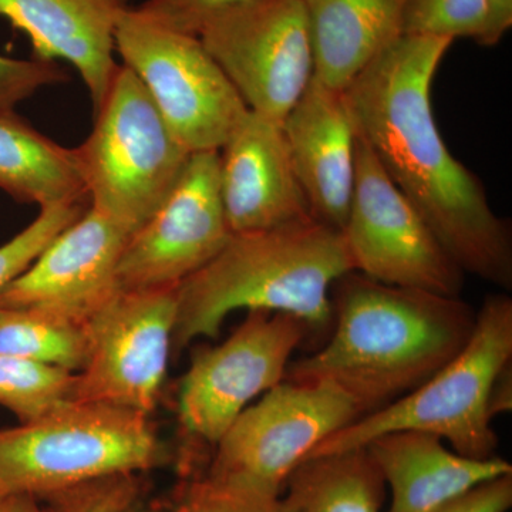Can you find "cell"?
I'll list each match as a JSON object with an SVG mask.
<instances>
[{
    "label": "cell",
    "instance_id": "cell-29",
    "mask_svg": "<svg viewBox=\"0 0 512 512\" xmlns=\"http://www.w3.org/2000/svg\"><path fill=\"white\" fill-rule=\"evenodd\" d=\"M130 477L94 481L46 498L57 512H128L133 501Z\"/></svg>",
    "mask_w": 512,
    "mask_h": 512
},
{
    "label": "cell",
    "instance_id": "cell-33",
    "mask_svg": "<svg viewBox=\"0 0 512 512\" xmlns=\"http://www.w3.org/2000/svg\"><path fill=\"white\" fill-rule=\"evenodd\" d=\"M10 497V494L8 491L5 490V488L0 485V512H3L5 510L6 501H8V498Z\"/></svg>",
    "mask_w": 512,
    "mask_h": 512
},
{
    "label": "cell",
    "instance_id": "cell-32",
    "mask_svg": "<svg viewBox=\"0 0 512 512\" xmlns=\"http://www.w3.org/2000/svg\"><path fill=\"white\" fill-rule=\"evenodd\" d=\"M3 512H57L53 507H42L37 498L29 495H10Z\"/></svg>",
    "mask_w": 512,
    "mask_h": 512
},
{
    "label": "cell",
    "instance_id": "cell-4",
    "mask_svg": "<svg viewBox=\"0 0 512 512\" xmlns=\"http://www.w3.org/2000/svg\"><path fill=\"white\" fill-rule=\"evenodd\" d=\"M511 359L512 299L507 293L487 296L466 346L447 365L412 392L332 434L308 458L365 448L382 434L403 430L434 434L464 457H495L493 394Z\"/></svg>",
    "mask_w": 512,
    "mask_h": 512
},
{
    "label": "cell",
    "instance_id": "cell-7",
    "mask_svg": "<svg viewBox=\"0 0 512 512\" xmlns=\"http://www.w3.org/2000/svg\"><path fill=\"white\" fill-rule=\"evenodd\" d=\"M114 42L177 140L191 154L220 151L248 107L200 37L165 29L130 8Z\"/></svg>",
    "mask_w": 512,
    "mask_h": 512
},
{
    "label": "cell",
    "instance_id": "cell-9",
    "mask_svg": "<svg viewBox=\"0 0 512 512\" xmlns=\"http://www.w3.org/2000/svg\"><path fill=\"white\" fill-rule=\"evenodd\" d=\"M340 232L359 274L380 284L461 296L463 269L359 136L355 185Z\"/></svg>",
    "mask_w": 512,
    "mask_h": 512
},
{
    "label": "cell",
    "instance_id": "cell-15",
    "mask_svg": "<svg viewBox=\"0 0 512 512\" xmlns=\"http://www.w3.org/2000/svg\"><path fill=\"white\" fill-rule=\"evenodd\" d=\"M218 156L221 200L232 234L312 220L282 123L248 109Z\"/></svg>",
    "mask_w": 512,
    "mask_h": 512
},
{
    "label": "cell",
    "instance_id": "cell-8",
    "mask_svg": "<svg viewBox=\"0 0 512 512\" xmlns=\"http://www.w3.org/2000/svg\"><path fill=\"white\" fill-rule=\"evenodd\" d=\"M360 416L357 404L333 384L282 380L229 426L207 473L282 495L293 470Z\"/></svg>",
    "mask_w": 512,
    "mask_h": 512
},
{
    "label": "cell",
    "instance_id": "cell-2",
    "mask_svg": "<svg viewBox=\"0 0 512 512\" xmlns=\"http://www.w3.org/2000/svg\"><path fill=\"white\" fill-rule=\"evenodd\" d=\"M330 299L332 338L289 365L285 380L333 384L362 416L439 372L476 325L477 312L461 296L380 284L356 271L333 285Z\"/></svg>",
    "mask_w": 512,
    "mask_h": 512
},
{
    "label": "cell",
    "instance_id": "cell-31",
    "mask_svg": "<svg viewBox=\"0 0 512 512\" xmlns=\"http://www.w3.org/2000/svg\"><path fill=\"white\" fill-rule=\"evenodd\" d=\"M487 3V28L478 45L497 46L512 26V0H485Z\"/></svg>",
    "mask_w": 512,
    "mask_h": 512
},
{
    "label": "cell",
    "instance_id": "cell-10",
    "mask_svg": "<svg viewBox=\"0 0 512 512\" xmlns=\"http://www.w3.org/2000/svg\"><path fill=\"white\" fill-rule=\"evenodd\" d=\"M177 288L117 291L83 325L86 360L73 400L151 416L173 353Z\"/></svg>",
    "mask_w": 512,
    "mask_h": 512
},
{
    "label": "cell",
    "instance_id": "cell-5",
    "mask_svg": "<svg viewBox=\"0 0 512 512\" xmlns=\"http://www.w3.org/2000/svg\"><path fill=\"white\" fill-rule=\"evenodd\" d=\"M168 454L150 416L93 402H67L42 419L0 430V485L46 498L80 485L133 476Z\"/></svg>",
    "mask_w": 512,
    "mask_h": 512
},
{
    "label": "cell",
    "instance_id": "cell-30",
    "mask_svg": "<svg viewBox=\"0 0 512 512\" xmlns=\"http://www.w3.org/2000/svg\"><path fill=\"white\" fill-rule=\"evenodd\" d=\"M512 507V474L485 481L431 512H507Z\"/></svg>",
    "mask_w": 512,
    "mask_h": 512
},
{
    "label": "cell",
    "instance_id": "cell-18",
    "mask_svg": "<svg viewBox=\"0 0 512 512\" xmlns=\"http://www.w3.org/2000/svg\"><path fill=\"white\" fill-rule=\"evenodd\" d=\"M365 448L392 493L387 512H431L485 481L512 474L504 458L464 457L423 431L382 434Z\"/></svg>",
    "mask_w": 512,
    "mask_h": 512
},
{
    "label": "cell",
    "instance_id": "cell-20",
    "mask_svg": "<svg viewBox=\"0 0 512 512\" xmlns=\"http://www.w3.org/2000/svg\"><path fill=\"white\" fill-rule=\"evenodd\" d=\"M0 190L19 204L89 202L76 148L59 146L18 114H0Z\"/></svg>",
    "mask_w": 512,
    "mask_h": 512
},
{
    "label": "cell",
    "instance_id": "cell-21",
    "mask_svg": "<svg viewBox=\"0 0 512 512\" xmlns=\"http://www.w3.org/2000/svg\"><path fill=\"white\" fill-rule=\"evenodd\" d=\"M386 485L366 448L302 461L286 481L288 512H380Z\"/></svg>",
    "mask_w": 512,
    "mask_h": 512
},
{
    "label": "cell",
    "instance_id": "cell-28",
    "mask_svg": "<svg viewBox=\"0 0 512 512\" xmlns=\"http://www.w3.org/2000/svg\"><path fill=\"white\" fill-rule=\"evenodd\" d=\"M247 2L251 0H146L133 9L165 29L198 36L215 16Z\"/></svg>",
    "mask_w": 512,
    "mask_h": 512
},
{
    "label": "cell",
    "instance_id": "cell-23",
    "mask_svg": "<svg viewBox=\"0 0 512 512\" xmlns=\"http://www.w3.org/2000/svg\"><path fill=\"white\" fill-rule=\"evenodd\" d=\"M76 373L62 367L0 355V406L32 423L72 402Z\"/></svg>",
    "mask_w": 512,
    "mask_h": 512
},
{
    "label": "cell",
    "instance_id": "cell-26",
    "mask_svg": "<svg viewBox=\"0 0 512 512\" xmlns=\"http://www.w3.org/2000/svg\"><path fill=\"white\" fill-rule=\"evenodd\" d=\"M173 512H288L282 495L264 493L205 473L185 485Z\"/></svg>",
    "mask_w": 512,
    "mask_h": 512
},
{
    "label": "cell",
    "instance_id": "cell-24",
    "mask_svg": "<svg viewBox=\"0 0 512 512\" xmlns=\"http://www.w3.org/2000/svg\"><path fill=\"white\" fill-rule=\"evenodd\" d=\"M485 0H406L402 35L458 37L480 43L487 28Z\"/></svg>",
    "mask_w": 512,
    "mask_h": 512
},
{
    "label": "cell",
    "instance_id": "cell-14",
    "mask_svg": "<svg viewBox=\"0 0 512 512\" xmlns=\"http://www.w3.org/2000/svg\"><path fill=\"white\" fill-rule=\"evenodd\" d=\"M128 235L92 207L5 289L0 308L32 309L83 326L117 288Z\"/></svg>",
    "mask_w": 512,
    "mask_h": 512
},
{
    "label": "cell",
    "instance_id": "cell-17",
    "mask_svg": "<svg viewBox=\"0 0 512 512\" xmlns=\"http://www.w3.org/2000/svg\"><path fill=\"white\" fill-rule=\"evenodd\" d=\"M128 0H0V16L29 36L33 59L73 64L96 114L117 70V25Z\"/></svg>",
    "mask_w": 512,
    "mask_h": 512
},
{
    "label": "cell",
    "instance_id": "cell-25",
    "mask_svg": "<svg viewBox=\"0 0 512 512\" xmlns=\"http://www.w3.org/2000/svg\"><path fill=\"white\" fill-rule=\"evenodd\" d=\"M87 202L42 208L39 217L0 247V296L67 227L89 210Z\"/></svg>",
    "mask_w": 512,
    "mask_h": 512
},
{
    "label": "cell",
    "instance_id": "cell-27",
    "mask_svg": "<svg viewBox=\"0 0 512 512\" xmlns=\"http://www.w3.org/2000/svg\"><path fill=\"white\" fill-rule=\"evenodd\" d=\"M69 80L56 62L19 60L0 55V114L16 113V107L37 90Z\"/></svg>",
    "mask_w": 512,
    "mask_h": 512
},
{
    "label": "cell",
    "instance_id": "cell-6",
    "mask_svg": "<svg viewBox=\"0 0 512 512\" xmlns=\"http://www.w3.org/2000/svg\"><path fill=\"white\" fill-rule=\"evenodd\" d=\"M94 120L92 134L76 148L90 207L130 238L163 204L192 154L124 64Z\"/></svg>",
    "mask_w": 512,
    "mask_h": 512
},
{
    "label": "cell",
    "instance_id": "cell-22",
    "mask_svg": "<svg viewBox=\"0 0 512 512\" xmlns=\"http://www.w3.org/2000/svg\"><path fill=\"white\" fill-rule=\"evenodd\" d=\"M0 355L79 373L86 360L83 326L32 309L0 308Z\"/></svg>",
    "mask_w": 512,
    "mask_h": 512
},
{
    "label": "cell",
    "instance_id": "cell-1",
    "mask_svg": "<svg viewBox=\"0 0 512 512\" xmlns=\"http://www.w3.org/2000/svg\"><path fill=\"white\" fill-rule=\"evenodd\" d=\"M451 45L446 37H397L343 93L357 136L464 274L510 291V222L495 214L434 120L431 84Z\"/></svg>",
    "mask_w": 512,
    "mask_h": 512
},
{
    "label": "cell",
    "instance_id": "cell-19",
    "mask_svg": "<svg viewBox=\"0 0 512 512\" xmlns=\"http://www.w3.org/2000/svg\"><path fill=\"white\" fill-rule=\"evenodd\" d=\"M318 82L343 90L397 37L406 0H302Z\"/></svg>",
    "mask_w": 512,
    "mask_h": 512
},
{
    "label": "cell",
    "instance_id": "cell-16",
    "mask_svg": "<svg viewBox=\"0 0 512 512\" xmlns=\"http://www.w3.org/2000/svg\"><path fill=\"white\" fill-rule=\"evenodd\" d=\"M282 128L313 220L342 229L355 185L357 138L345 93L313 77Z\"/></svg>",
    "mask_w": 512,
    "mask_h": 512
},
{
    "label": "cell",
    "instance_id": "cell-13",
    "mask_svg": "<svg viewBox=\"0 0 512 512\" xmlns=\"http://www.w3.org/2000/svg\"><path fill=\"white\" fill-rule=\"evenodd\" d=\"M231 234L221 200L218 151L192 154L160 208L127 239L117 265V288H178L220 254Z\"/></svg>",
    "mask_w": 512,
    "mask_h": 512
},
{
    "label": "cell",
    "instance_id": "cell-12",
    "mask_svg": "<svg viewBox=\"0 0 512 512\" xmlns=\"http://www.w3.org/2000/svg\"><path fill=\"white\" fill-rule=\"evenodd\" d=\"M309 332L289 313L249 311L221 345L195 349L178 399L184 429L215 447L252 400L285 380Z\"/></svg>",
    "mask_w": 512,
    "mask_h": 512
},
{
    "label": "cell",
    "instance_id": "cell-11",
    "mask_svg": "<svg viewBox=\"0 0 512 512\" xmlns=\"http://www.w3.org/2000/svg\"><path fill=\"white\" fill-rule=\"evenodd\" d=\"M198 37L248 109L279 123L312 82L302 0H251L215 16Z\"/></svg>",
    "mask_w": 512,
    "mask_h": 512
},
{
    "label": "cell",
    "instance_id": "cell-3",
    "mask_svg": "<svg viewBox=\"0 0 512 512\" xmlns=\"http://www.w3.org/2000/svg\"><path fill=\"white\" fill-rule=\"evenodd\" d=\"M355 271L340 229L316 220L231 234L220 254L177 288L173 353L215 339L235 311L289 313L332 325L333 285Z\"/></svg>",
    "mask_w": 512,
    "mask_h": 512
}]
</instances>
